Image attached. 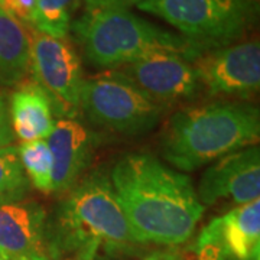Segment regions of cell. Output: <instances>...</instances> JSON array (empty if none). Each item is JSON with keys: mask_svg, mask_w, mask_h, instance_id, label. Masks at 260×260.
<instances>
[{"mask_svg": "<svg viewBox=\"0 0 260 260\" xmlns=\"http://www.w3.org/2000/svg\"><path fill=\"white\" fill-rule=\"evenodd\" d=\"M109 178L138 242L177 246L191 239L205 207L188 175L152 155L130 153Z\"/></svg>", "mask_w": 260, "mask_h": 260, "instance_id": "cell-1", "label": "cell"}, {"mask_svg": "<svg viewBox=\"0 0 260 260\" xmlns=\"http://www.w3.org/2000/svg\"><path fill=\"white\" fill-rule=\"evenodd\" d=\"M260 138L259 109L246 103L217 102L185 107L165 124L160 150L179 171H195L249 148Z\"/></svg>", "mask_w": 260, "mask_h": 260, "instance_id": "cell-2", "label": "cell"}, {"mask_svg": "<svg viewBox=\"0 0 260 260\" xmlns=\"http://www.w3.org/2000/svg\"><path fill=\"white\" fill-rule=\"evenodd\" d=\"M70 29L85 58L99 68L124 67L153 51L179 52L189 61L197 55L185 38L124 8L84 10Z\"/></svg>", "mask_w": 260, "mask_h": 260, "instance_id": "cell-3", "label": "cell"}, {"mask_svg": "<svg viewBox=\"0 0 260 260\" xmlns=\"http://www.w3.org/2000/svg\"><path fill=\"white\" fill-rule=\"evenodd\" d=\"M54 230H49L55 253L104 244L107 249H129L140 244L113 189L110 178L100 171L77 182L58 208Z\"/></svg>", "mask_w": 260, "mask_h": 260, "instance_id": "cell-4", "label": "cell"}, {"mask_svg": "<svg viewBox=\"0 0 260 260\" xmlns=\"http://www.w3.org/2000/svg\"><path fill=\"white\" fill-rule=\"evenodd\" d=\"M136 6L174 26L197 55L236 44L259 13V0H143Z\"/></svg>", "mask_w": 260, "mask_h": 260, "instance_id": "cell-5", "label": "cell"}, {"mask_svg": "<svg viewBox=\"0 0 260 260\" xmlns=\"http://www.w3.org/2000/svg\"><path fill=\"white\" fill-rule=\"evenodd\" d=\"M80 110L106 129L139 135L156 126L162 107L126 74L107 70L83 80Z\"/></svg>", "mask_w": 260, "mask_h": 260, "instance_id": "cell-6", "label": "cell"}, {"mask_svg": "<svg viewBox=\"0 0 260 260\" xmlns=\"http://www.w3.org/2000/svg\"><path fill=\"white\" fill-rule=\"evenodd\" d=\"M30 71L34 81L47 91L56 112L67 117L80 112L83 71L80 56L70 42L38 30L32 32Z\"/></svg>", "mask_w": 260, "mask_h": 260, "instance_id": "cell-7", "label": "cell"}, {"mask_svg": "<svg viewBox=\"0 0 260 260\" xmlns=\"http://www.w3.org/2000/svg\"><path fill=\"white\" fill-rule=\"evenodd\" d=\"M201 84L211 95L246 97L260 87L259 41H244L200 52L191 59Z\"/></svg>", "mask_w": 260, "mask_h": 260, "instance_id": "cell-8", "label": "cell"}, {"mask_svg": "<svg viewBox=\"0 0 260 260\" xmlns=\"http://www.w3.org/2000/svg\"><path fill=\"white\" fill-rule=\"evenodd\" d=\"M143 93L158 104L191 100L201 84L189 59L174 51H153L121 67Z\"/></svg>", "mask_w": 260, "mask_h": 260, "instance_id": "cell-9", "label": "cell"}, {"mask_svg": "<svg viewBox=\"0 0 260 260\" xmlns=\"http://www.w3.org/2000/svg\"><path fill=\"white\" fill-rule=\"evenodd\" d=\"M200 203L213 205L232 200L237 205L259 200L260 149L257 145L225 155L205 169L195 189Z\"/></svg>", "mask_w": 260, "mask_h": 260, "instance_id": "cell-10", "label": "cell"}, {"mask_svg": "<svg viewBox=\"0 0 260 260\" xmlns=\"http://www.w3.org/2000/svg\"><path fill=\"white\" fill-rule=\"evenodd\" d=\"M0 251L8 260H54L47 213L35 201L0 205Z\"/></svg>", "mask_w": 260, "mask_h": 260, "instance_id": "cell-11", "label": "cell"}, {"mask_svg": "<svg viewBox=\"0 0 260 260\" xmlns=\"http://www.w3.org/2000/svg\"><path fill=\"white\" fill-rule=\"evenodd\" d=\"M200 249L211 250L218 260H260V200L211 220L198 236Z\"/></svg>", "mask_w": 260, "mask_h": 260, "instance_id": "cell-12", "label": "cell"}, {"mask_svg": "<svg viewBox=\"0 0 260 260\" xmlns=\"http://www.w3.org/2000/svg\"><path fill=\"white\" fill-rule=\"evenodd\" d=\"M45 140L52 155V192H68L90 162L93 138L74 117H64L54 121Z\"/></svg>", "mask_w": 260, "mask_h": 260, "instance_id": "cell-13", "label": "cell"}, {"mask_svg": "<svg viewBox=\"0 0 260 260\" xmlns=\"http://www.w3.org/2000/svg\"><path fill=\"white\" fill-rule=\"evenodd\" d=\"M52 102L47 91L35 81L20 84L10 95V123L22 143L47 139L54 127Z\"/></svg>", "mask_w": 260, "mask_h": 260, "instance_id": "cell-14", "label": "cell"}, {"mask_svg": "<svg viewBox=\"0 0 260 260\" xmlns=\"http://www.w3.org/2000/svg\"><path fill=\"white\" fill-rule=\"evenodd\" d=\"M30 71V37L0 9V93L19 85Z\"/></svg>", "mask_w": 260, "mask_h": 260, "instance_id": "cell-15", "label": "cell"}, {"mask_svg": "<svg viewBox=\"0 0 260 260\" xmlns=\"http://www.w3.org/2000/svg\"><path fill=\"white\" fill-rule=\"evenodd\" d=\"M19 159L29 184L44 194L52 192V155L47 140H34L18 146Z\"/></svg>", "mask_w": 260, "mask_h": 260, "instance_id": "cell-16", "label": "cell"}, {"mask_svg": "<svg viewBox=\"0 0 260 260\" xmlns=\"http://www.w3.org/2000/svg\"><path fill=\"white\" fill-rule=\"evenodd\" d=\"M81 2L83 0H38L30 25L41 34L65 39L71 26V15Z\"/></svg>", "mask_w": 260, "mask_h": 260, "instance_id": "cell-17", "label": "cell"}, {"mask_svg": "<svg viewBox=\"0 0 260 260\" xmlns=\"http://www.w3.org/2000/svg\"><path fill=\"white\" fill-rule=\"evenodd\" d=\"M29 179L19 159L18 146L0 149V205L23 201L29 192Z\"/></svg>", "mask_w": 260, "mask_h": 260, "instance_id": "cell-18", "label": "cell"}, {"mask_svg": "<svg viewBox=\"0 0 260 260\" xmlns=\"http://www.w3.org/2000/svg\"><path fill=\"white\" fill-rule=\"evenodd\" d=\"M38 0H0V9L20 23L30 25Z\"/></svg>", "mask_w": 260, "mask_h": 260, "instance_id": "cell-19", "label": "cell"}, {"mask_svg": "<svg viewBox=\"0 0 260 260\" xmlns=\"http://www.w3.org/2000/svg\"><path fill=\"white\" fill-rule=\"evenodd\" d=\"M15 139V133L12 129L8 97L0 93V149L12 145Z\"/></svg>", "mask_w": 260, "mask_h": 260, "instance_id": "cell-20", "label": "cell"}, {"mask_svg": "<svg viewBox=\"0 0 260 260\" xmlns=\"http://www.w3.org/2000/svg\"><path fill=\"white\" fill-rule=\"evenodd\" d=\"M84 10L102 9V8H124L127 9L132 5H139L143 0H83Z\"/></svg>", "mask_w": 260, "mask_h": 260, "instance_id": "cell-21", "label": "cell"}, {"mask_svg": "<svg viewBox=\"0 0 260 260\" xmlns=\"http://www.w3.org/2000/svg\"><path fill=\"white\" fill-rule=\"evenodd\" d=\"M95 251H97V247H94V246H85L83 249L77 250L75 257L70 260H94Z\"/></svg>", "mask_w": 260, "mask_h": 260, "instance_id": "cell-22", "label": "cell"}, {"mask_svg": "<svg viewBox=\"0 0 260 260\" xmlns=\"http://www.w3.org/2000/svg\"><path fill=\"white\" fill-rule=\"evenodd\" d=\"M0 260H8V257H6L2 251H0Z\"/></svg>", "mask_w": 260, "mask_h": 260, "instance_id": "cell-23", "label": "cell"}, {"mask_svg": "<svg viewBox=\"0 0 260 260\" xmlns=\"http://www.w3.org/2000/svg\"><path fill=\"white\" fill-rule=\"evenodd\" d=\"M148 260H159V259H155V257H150V259H148Z\"/></svg>", "mask_w": 260, "mask_h": 260, "instance_id": "cell-24", "label": "cell"}]
</instances>
